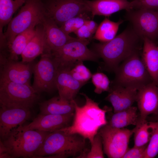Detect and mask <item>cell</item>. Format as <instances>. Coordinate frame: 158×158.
Here are the masks:
<instances>
[{
  "label": "cell",
  "mask_w": 158,
  "mask_h": 158,
  "mask_svg": "<svg viewBox=\"0 0 158 158\" xmlns=\"http://www.w3.org/2000/svg\"><path fill=\"white\" fill-rule=\"evenodd\" d=\"M143 44V39L130 24L110 41L94 43L92 50L103 59L107 70L114 72L121 61L133 54L141 52Z\"/></svg>",
  "instance_id": "6da1fadb"
},
{
  "label": "cell",
  "mask_w": 158,
  "mask_h": 158,
  "mask_svg": "<svg viewBox=\"0 0 158 158\" xmlns=\"http://www.w3.org/2000/svg\"><path fill=\"white\" fill-rule=\"evenodd\" d=\"M80 94L85 97V103L80 106L73 100L75 111L72 124L57 130L67 134H78L91 144L99 129L107 124L106 114L111 109L107 107L100 108L98 103L85 94Z\"/></svg>",
  "instance_id": "7a4b0ae2"
},
{
  "label": "cell",
  "mask_w": 158,
  "mask_h": 158,
  "mask_svg": "<svg viewBox=\"0 0 158 158\" xmlns=\"http://www.w3.org/2000/svg\"><path fill=\"white\" fill-rule=\"evenodd\" d=\"M86 139L78 134L57 130L50 132L33 158H83L87 152Z\"/></svg>",
  "instance_id": "3957f363"
},
{
  "label": "cell",
  "mask_w": 158,
  "mask_h": 158,
  "mask_svg": "<svg viewBox=\"0 0 158 158\" xmlns=\"http://www.w3.org/2000/svg\"><path fill=\"white\" fill-rule=\"evenodd\" d=\"M25 3L0 37L1 49H6L20 33L41 24L45 16L44 5L40 0H25Z\"/></svg>",
  "instance_id": "277c9868"
},
{
  "label": "cell",
  "mask_w": 158,
  "mask_h": 158,
  "mask_svg": "<svg viewBox=\"0 0 158 158\" xmlns=\"http://www.w3.org/2000/svg\"><path fill=\"white\" fill-rule=\"evenodd\" d=\"M50 132L24 128L22 126L14 130L2 140L11 158H33Z\"/></svg>",
  "instance_id": "5b68a950"
},
{
  "label": "cell",
  "mask_w": 158,
  "mask_h": 158,
  "mask_svg": "<svg viewBox=\"0 0 158 158\" xmlns=\"http://www.w3.org/2000/svg\"><path fill=\"white\" fill-rule=\"evenodd\" d=\"M135 52L128 57L116 69L110 85L138 90L153 82L140 56Z\"/></svg>",
  "instance_id": "8992f818"
},
{
  "label": "cell",
  "mask_w": 158,
  "mask_h": 158,
  "mask_svg": "<svg viewBox=\"0 0 158 158\" xmlns=\"http://www.w3.org/2000/svg\"><path fill=\"white\" fill-rule=\"evenodd\" d=\"M40 99V94L31 85L0 79V107L31 109Z\"/></svg>",
  "instance_id": "52a82bcc"
},
{
  "label": "cell",
  "mask_w": 158,
  "mask_h": 158,
  "mask_svg": "<svg viewBox=\"0 0 158 158\" xmlns=\"http://www.w3.org/2000/svg\"><path fill=\"white\" fill-rule=\"evenodd\" d=\"M87 40L78 38L67 42L51 55L59 68L71 70L78 63L84 61H96L99 57L92 50L89 49Z\"/></svg>",
  "instance_id": "ba28073f"
},
{
  "label": "cell",
  "mask_w": 158,
  "mask_h": 158,
  "mask_svg": "<svg viewBox=\"0 0 158 158\" xmlns=\"http://www.w3.org/2000/svg\"><path fill=\"white\" fill-rule=\"evenodd\" d=\"M134 132L133 129L116 128L108 124L102 127L98 133L102 138L104 153L109 158H122Z\"/></svg>",
  "instance_id": "9c48e42d"
},
{
  "label": "cell",
  "mask_w": 158,
  "mask_h": 158,
  "mask_svg": "<svg viewBox=\"0 0 158 158\" xmlns=\"http://www.w3.org/2000/svg\"><path fill=\"white\" fill-rule=\"evenodd\" d=\"M125 17L142 39L146 37L153 42L158 39V11L133 9L126 11Z\"/></svg>",
  "instance_id": "30bf717a"
},
{
  "label": "cell",
  "mask_w": 158,
  "mask_h": 158,
  "mask_svg": "<svg viewBox=\"0 0 158 158\" xmlns=\"http://www.w3.org/2000/svg\"><path fill=\"white\" fill-rule=\"evenodd\" d=\"M87 0H48L44 5L45 16L61 25L79 15L90 12Z\"/></svg>",
  "instance_id": "8fae6325"
},
{
  "label": "cell",
  "mask_w": 158,
  "mask_h": 158,
  "mask_svg": "<svg viewBox=\"0 0 158 158\" xmlns=\"http://www.w3.org/2000/svg\"><path fill=\"white\" fill-rule=\"evenodd\" d=\"M58 70V65L51 55H41L39 61L34 65V80L32 86L40 94L50 93L56 89V82Z\"/></svg>",
  "instance_id": "7c38bea8"
},
{
  "label": "cell",
  "mask_w": 158,
  "mask_h": 158,
  "mask_svg": "<svg viewBox=\"0 0 158 158\" xmlns=\"http://www.w3.org/2000/svg\"><path fill=\"white\" fill-rule=\"evenodd\" d=\"M30 109L20 107H0V137L5 139L14 130L31 116Z\"/></svg>",
  "instance_id": "4fadbf2b"
},
{
  "label": "cell",
  "mask_w": 158,
  "mask_h": 158,
  "mask_svg": "<svg viewBox=\"0 0 158 158\" xmlns=\"http://www.w3.org/2000/svg\"><path fill=\"white\" fill-rule=\"evenodd\" d=\"M153 82L137 90L136 102L139 111L136 125L146 122L150 114H158V86Z\"/></svg>",
  "instance_id": "5bb4252c"
},
{
  "label": "cell",
  "mask_w": 158,
  "mask_h": 158,
  "mask_svg": "<svg viewBox=\"0 0 158 158\" xmlns=\"http://www.w3.org/2000/svg\"><path fill=\"white\" fill-rule=\"evenodd\" d=\"M32 62L7 59L0 64V78L18 83L30 85V80L33 74Z\"/></svg>",
  "instance_id": "9a60e30c"
},
{
  "label": "cell",
  "mask_w": 158,
  "mask_h": 158,
  "mask_svg": "<svg viewBox=\"0 0 158 158\" xmlns=\"http://www.w3.org/2000/svg\"><path fill=\"white\" fill-rule=\"evenodd\" d=\"M41 24L43 28L45 44L44 54L51 55L75 38L65 33L52 19L46 16Z\"/></svg>",
  "instance_id": "2e32d148"
},
{
  "label": "cell",
  "mask_w": 158,
  "mask_h": 158,
  "mask_svg": "<svg viewBox=\"0 0 158 158\" xmlns=\"http://www.w3.org/2000/svg\"><path fill=\"white\" fill-rule=\"evenodd\" d=\"M74 114L65 115L40 114L31 123L22 127L25 129L52 132L70 125Z\"/></svg>",
  "instance_id": "e0dca14e"
},
{
  "label": "cell",
  "mask_w": 158,
  "mask_h": 158,
  "mask_svg": "<svg viewBox=\"0 0 158 158\" xmlns=\"http://www.w3.org/2000/svg\"><path fill=\"white\" fill-rule=\"evenodd\" d=\"M108 92L105 99L111 103L114 113L131 107L136 101L137 90L135 89L110 85Z\"/></svg>",
  "instance_id": "ac0fdd59"
},
{
  "label": "cell",
  "mask_w": 158,
  "mask_h": 158,
  "mask_svg": "<svg viewBox=\"0 0 158 158\" xmlns=\"http://www.w3.org/2000/svg\"><path fill=\"white\" fill-rule=\"evenodd\" d=\"M92 18L95 16H109L122 10L134 9L133 1L127 0H87Z\"/></svg>",
  "instance_id": "d6986e66"
},
{
  "label": "cell",
  "mask_w": 158,
  "mask_h": 158,
  "mask_svg": "<svg viewBox=\"0 0 158 158\" xmlns=\"http://www.w3.org/2000/svg\"><path fill=\"white\" fill-rule=\"evenodd\" d=\"M84 84L73 77L70 69L58 68L56 85L59 96L61 98L69 101L74 100L80 89Z\"/></svg>",
  "instance_id": "ffe728a7"
},
{
  "label": "cell",
  "mask_w": 158,
  "mask_h": 158,
  "mask_svg": "<svg viewBox=\"0 0 158 158\" xmlns=\"http://www.w3.org/2000/svg\"><path fill=\"white\" fill-rule=\"evenodd\" d=\"M142 60L153 82L158 84V46L147 38L143 39Z\"/></svg>",
  "instance_id": "44dd1931"
},
{
  "label": "cell",
  "mask_w": 158,
  "mask_h": 158,
  "mask_svg": "<svg viewBox=\"0 0 158 158\" xmlns=\"http://www.w3.org/2000/svg\"><path fill=\"white\" fill-rule=\"evenodd\" d=\"M35 33L24 50L21 55L22 61L32 62L36 57L44 53L45 41L43 28L42 24L37 25Z\"/></svg>",
  "instance_id": "7402d4cb"
},
{
  "label": "cell",
  "mask_w": 158,
  "mask_h": 158,
  "mask_svg": "<svg viewBox=\"0 0 158 158\" xmlns=\"http://www.w3.org/2000/svg\"><path fill=\"white\" fill-rule=\"evenodd\" d=\"M73 100L68 101L59 96L39 102L40 114L65 115L73 114L75 111Z\"/></svg>",
  "instance_id": "603a6c76"
},
{
  "label": "cell",
  "mask_w": 158,
  "mask_h": 158,
  "mask_svg": "<svg viewBox=\"0 0 158 158\" xmlns=\"http://www.w3.org/2000/svg\"><path fill=\"white\" fill-rule=\"evenodd\" d=\"M138 108L131 107L114 113H111L107 124L116 128H123L130 125L136 126L139 121Z\"/></svg>",
  "instance_id": "cb8c5ba5"
},
{
  "label": "cell",
  "mask_w": 158,
  "mask_h": 158,
  "mask_svg": "<svg viewBox=\"0 0 158 158\" xmlns=\"http://www.w3.org/2000/svg\"><path fill=\"white\" fill-rule=\"evenodd\" d=\"M35 32V27H32L18 35L5 49L8 52L5 56L7 59L18 61Z\"/></svg>",
  "instance_id": "d4e9b609"
},
{
  "label": "cell",
  "mask_w": 158,
  "mask_h": 158,
  "mask_svg": "<svg viewBox=\"0 0 158 158\" xmlns=\"http://www.w3.org/2000/svg\"><path fill=\"white\" fill-rule=\"evenodd\" d=\"M123 21L120 19L115 22L105 18L98 25L93 38L100 42L110 41L116 36L119 26Z\"/></svg>",
  "instance_id": "484cf974"
},
{
  "label": "cell",
  "mask_w": 158,
  "mask_h": 158,
  "mask_svg": "<svg viewBox=\"0 0 158 158\" xmlns=\"http://www.w3.org/2000/svg\"><path fill=\"white\" fill-rule=\"evenodd\" d=\"M158 125V121L148 122L136 125L134 130V146H141L148 144Z\"/></svg>",
  "instance_id": "4316f807"
},
{
  "label": "cell",
  "mask_w": 158,
  "mask_h": 158,
  "mask_svg": "<svg viewBox=\"0 0 158 158\" xmlns=\"http://www.w3.org/2000/svg\"><path fill=\"white\" fill-rule=\"evenodd\" d=\"M18 8L14 0H0V36L4 34L3 27L8 24Z\"/></svg>",
  "instance_id": "83f0119b"
},
{
  "label": "cell",
  "mask_w": 158,
  "mask_h": 158,
  "mask_svg": "<svg viewBox=\"0 0 158 158\" xmlns=\"http://www.w3.org/2000/svg\"><path fill=\"white\" fill-rule=\"evenodd\" d=\"M89 19L87 13L81 14L66 21L60 27L65 33L69 35L77 30Z\"/></svg>",
  "instance_id": "f1b7e54d"
},
{
  "label": "cell",
  "mask_w": 158,
  "mask_h": 158,
  "mask_svg": "<svg viewBox=\"0 0 158 158\" xmlns=\"http://www.w3.org/2000/svg\"><path fill=\"white\" fill-rule=\"evenodd\" d=\"M92 81L95 86L94 92L100 94L102 92L109 91L110 81L107 76L104 73L97 72L92 76Z\"/></svg>",
  "instance_id": "f546056e"
},
{
  "label": "cell",
  "mask_w": 158,
  "mask_h": 158,
  "mask_svg": "<svg viewBox=\"0 0 158 158\" xmlns=\"http://www.w3.org/2000/svg\"><path fill=\"white\" fill-rule=\"evenodd\" d=\"M83 62L77 63L70 70V72L74 78L85 84L91 78L92 74Z\"/></svg>",
  "instance_id": "4dcf8cb0"
},
{
  "label": "cell",
  "mask_w": 158,
  "mask_h": 158,
  "mask_svg": "<svg viewBox=\"0 0 158 158\" xmlns=\"http://www.w3.org/2000/svg\"><path fill=\"white\" fill-rule=\"evenodd\" d=\"M91 148L85 154L83 158H103L104 157L102 140L98 133L95 135Z\"/></svg>",
  "instance_id": "1f68e13d"
},
{
  "label": "cell",
  "mask_w": 158,
  "mask_h": 158,
  "mask_svg": "<svg viewBox=\"0 0 158 158\" xmlns=\"http://www.w3.org/2000/svg\"><path fill=\"white\" fill-rule=\"evenodd\" d=\"M158 154V125L148 144L144 158H153Z\"/></svg>",
  "instance_id": "d6a6232c"
},
{
  "label": "cell",
  "mask_w": 158,
  "mask_h": 158,
  "mask_svg": "<svg viewBox=\"0 0 158 158\" xmlns=\"http://www.w3.org/2000/svg\"><path fill=\"white\" fill-rule=\"evenodd\" d=\"M148 144L141 146L128 148L123 158H144Z\"/></svg>",
  "instance_id": "836d02e7"
},
{
  "label": "cell",
  "mask_w": 158,
  "mask_h": 158,
  "mask_svg": "<svg viewBox=\"0 0 158 158\" xmlns=\"http://www.w3.org/2000/svg\"><path fill=\"white\" fill-rule=\"evenodd\" d=\"M134 9L145 8L158 11V0H133Z\"/></svg>",
  "instance_id": "e575fe53"
},
{
  "label": "cell",
  "mask_w": 158,
  "mask_h": 158,
  "mask_svg": "<svg viewBox=\"0 0 158 158\" xmlns=\"http://www.w3.org/2000/svg\"><path fill=\"white\" fill-rule=\"evenodd\" d=\"M85 23L74 33L78 38L88 40L92 37L94 34L91 32Z\"/></svg>",
  "instance_id": "d590c367"
},
{
  "label": "cell",
  "mask_w": 158,
  "mask_h": 158,
  "mask_svg": "<svg viewBox=\"0 0 158 158\" xmlns=\"http://www.w3.org/2000/svg\"><path fill=\"white\" fill-rule=\"evenodd\" d=\"M0 158H11L7 149L0 139Z\"/></svg>",
  "instance_id": "8d00e7d4"
},
{
  "label": "cell",
  "mask_w": 158,
  "mask_h": 158,
  "mask_svg": "<svg viewBox=\"0 0 158 158\" xmlns=\"http://www.w3.org/2000/svg\"><path fill=\"white\" fill-rule=\"evenodd\" d=\"M85 23L91 32L93 34H95L98 26L97 23L90 19L87 20Z\"/></svg>",
  "instance_id": "74e56055"
},
{
  "label": "cell",
  "mask_w": 158,
  "mask_h": 158,
  "mask_svg": "<svg viewBox=\"0 0 158 158\" xmlns=\"http://www.w3.org/2000/svg\"><path fill=\"white\" fill-rule=\"evenodd\" d=\"M17 7L18 8L25 3V0H14Z\"/></svg>",
  "instance_id": "f35d334b"
},
{
  "label": "cell",
  "mask_w": 158,
  "mask_h": 158,
  "mask_svg": "<svg viewBox=\"0 0 158 158\" xmlns=\"http://www.w3.org/2000/svg\"></svg>",
  "instance_id": "ab89813d"
},
{
  "label": "cell",
  "mask_w": 158,
  "mask_h": 158,
  "mask_svg": "<svg viewBox=\"0 0 158 158\" xmlns=\"http://www.w3.org/2000/svg\"></svg>",
  "instance_id": "60d3db41"
}]
</instances>
